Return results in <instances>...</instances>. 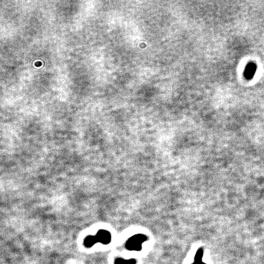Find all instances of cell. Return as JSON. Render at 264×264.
Listing matches in <instances>:
<instances>
[{"label": "cell", "mask_w": 264, "mask_h": 264, "mask_svg": "<svg viewBox=\"0 0 264 264\" xmlns=\"http://www.w3.org/2000/svg\"><path fill=\"white\" fill-rule=\"evenodd\" d=\"M95 239H96L97 243L107 245L109 244L112 241V235L110 232L106 230H99L95 235Z\"/></svg>", "instance_id": "7a4b0ae2"}, {"label": "cell", "mask_w": 264, "mask_h": 264, "mask_svg": "<svg viewBox=\"0 0 264 264\" xmlns=\"http://www.w3.org/2000/svg\"><path fill=\"white\" fill-rule=\"evenodd\" d=\"M147 240V237L144 234H137L131 236L126 242V248L130 251H140L142 249V244Z\"/></svg>", "instance_id": "6da1fadb"}, {"label": "cell", "mask_w": 264, "mask_h": 264, "mask_svg": "<svg viewBox=\"0 0 264 264\" xmlns=\"http://www.w3.org/2000/svg\"><path fill=\"white\" fill-rule=\"evenodd\" d=\"M95 244H97L96 239H95V236H87L84 240V246L86 248H90L93 246Z\"/></svg>", "instance_id": "3957f363"}, {"label": "cell", "mask_w": 264, "mask_h": 264, "mask_svg": "<svg viewBox=\"0 0 264 264\" xmlns=\"http://www.w3.org/2000/svg\"><path fill=\"white\" fill-rule=\"evenodd\" d=\"M114 264H137V260L131 259H123L122 258H117L114 260Z\"/></svg>", "instance_id": "277c9868"}, {"label": "cell", "mask_w": 264, "mask_h": 264, "mask_svg": "<svg viewBox=\"0 0 264 264\" xmlns=\"http://www.w3.org/2000/svg\"><path fill=\"white\" fill-rule=\"evenodd\" d=\"M192 264H206V263H203V261H195Z\"/></svg>", "instance_id": "5b68a950"}]
</instances>
